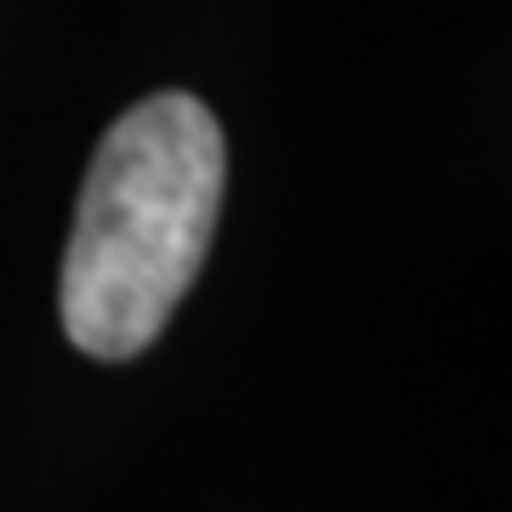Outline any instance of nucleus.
<instances>
[{"label": "nucleus", "mask_w": 512, "mask_h": 512, "mask_svg": "<svg viewBox=\"0 0 512 512\" xmlns=\"http://www.w3.org/2000/svg\"><path fill=\"white\" fill-rule=\"evenodd\" d=\"M217 114L188 92L143 97L97 143L63 251V330L92 359H137L194 285L222 205Z\"/></svg>", "instance_id": "f257e3e1"}]
</instances>
